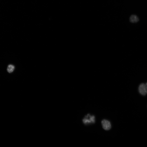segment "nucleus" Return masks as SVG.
I'll use <instances>...</instances> for the list:
<instances>
[{"instance_id": "nucleus-3", "label": "nucleus", "mask_w": 147, "mask_h": 147, "mask_svg": "<svg viewBox=\"0 0 147 147\" xmlns=\"http://www.w3.org/2000/svg\"><path fill=\"white\" fill-rule=\"evenodd\" d=\"M145 85L142 83L140 85L139 87V91L140 94L143 96L145 95L147 93L146 92L145 88Z\"/></svg>"}, {"instance_id": "nucleus-5", "label": "nucleus", "mask_w": 147, "mask_h": 147, "mask_svg": "<svg viewBox=\"0 0 147 147\" xmlns=\"http://www.w3.org/2000/svg\"><path fill=\"white\" fill-rule=\"evenodd\" d=\"M15 69V67L13 65H9L7 68V71L9 73H11L13 72L14 70Z\"/></svg>"}, {"instance_id": "nucleus-4", "label": "nucleus", "mask_w": 147, "mask_h": 147, "mask_svg": "<svg viewBox=\"0 0 147 147\" xmlns=\"http://www.w3.org/2000/svg\"><path fill=\"white\" fill-rule=\"evenodd\" d=\"M130 20L131 23H136L138 21L139 19L136 15H133L130 16Z\"/></svg>"}, {"instance_id": "nucleus-2", "label": "nucleus", "mask_w": 147, "mask_h": 147, "mask_svg": "<svg viewBox=\"0 0 147 147\" xmlns=\"http://www.w3.org/2000/svg\"><path fill=\"white\" fill-rule=\"evenodd\" d=\"M102 124L103 128L105 130H108L111 128L110 122L107 120H103L102 121Z\"/></svg>"}, {"instance_id": "nucleus-1", "label": "nucleus", "mask_w": 147, "mask_h": 147, "mask_svg": "<svg viewBox=\"0 0 147 147\" xmlns=\"http://www.w3.org/2000/svg\"><path fill=\"white\" fill-rule=\"evenodd\" d=\"M89 118L86 116L84 118L83 120V121L84 124H88L90 123H94L95 122V117L94 116H91L89 114H88Z\"/></svg>"}, {"instance_id": "nucleus-6", "label": "nucleus", "mask_w": 147, "mask_h": 147, "mask_svg": "<svg viewBox=\"0 0 147 147\" xmlns=\"http://www.w3.org/2000/svg\"><path fill=\"white\" fill-rule=\"evenodd\" d=\"M145 88L146 92L147 93V83H146L145 85Z\"/></svg>"}]
</instances>
